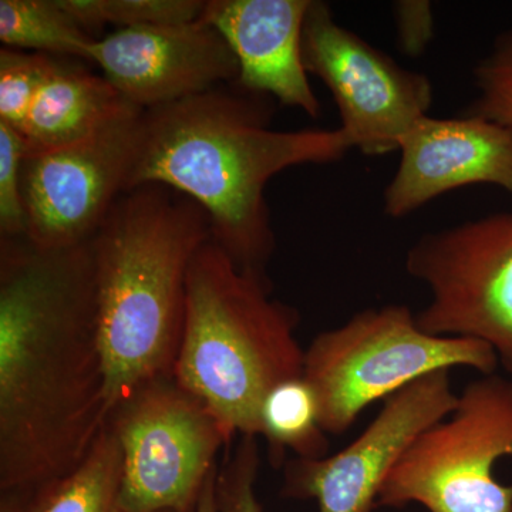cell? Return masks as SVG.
<instances>
[{"instance_id": "cell-1", "label": "cell", "mask_w": 512, "mask_h": 512, "mask_svg": "<svg viewBox=\"0 0 512 512\" xmlns=\"http://www.w3.org/2000/svg\"><path fill=\"white\" fill-rule=\"evenodd\" d=\"M107 416L92 239L0 238V493L66 476Z\"/></svg>"}, {"instance_id": "cell-2", "label": "cell", "mask_w": 512, "mask_h": 512, "mask_svg": "<svg viewBox=\"0 0 512 512\" xmlns=\"http://www.w3.org/2000/svg\"><path fill=\"white\" fill-rule=\"evenodd\" d=\"M274 99L215 87L144 110L127 191L160 184L207 212L212 241L238 268L268 275L276 239L265 190L276 174L352 150L342 128L278 131Z\"/></svg>"}, {"instance_id": "cell-3", "label": "cell", "mask_w": 512, "mask_h": 512, "mask_svg": "<svg viewBox=\"0 0 512 512\" xmlns=\"http://www.w3.org/2000/svg\"><path fill=\"white\" fill-rule=\"evenodd\" d=\"M211 239L207 212L187 195L160 184L121 194L93 235L109 413L141 384L174 375L188 272Z\"/></svg>"}, {"instance_id": "cell-4", "label": "cell", "mask_w": 512, "mask_h": 512, "mask_svg": "<svg viewBox=\"0 0 512 512\" xmlns=\"http://www.w3.org/2000/svg\"><path fill=\"white\" fill-rule=\"evenodd\" d=\"M301 315L272 296L268 275L244 271L214 241L192 259L174 379L202 400L229 436L259 437L262 406L303 376Z\"/></svg>"}, {"instance_id": "cell-5", "label": "cell", "mask_w": 512, "mask_h": 512, "mask_svg": "<svg viewBox=\"0 0 512 512\" xmlns=\"http://www.w3.org/2000/svg\"><path fill=\"white\" fill-rule=\"evenodd\" d=\"M498 365L487 343L430 335L409 306L389 303L316 335L305 349L303 376L318 396L323 430L343 434L370 404L421 377L453 367L491 375Z\"/></svg>"}, {"instance_id": "cell-6", "label": "cell", "mask_w": 512, "mask_h": 512, "mask_svg": "<svg viewBox=\"0 0 512 512\" xmlns=\"http://www.w3.org/2000/svg\"><path fill=\"white\" fill-rule=\"evenodd\" d=\"M503 457H512V379L491 373L471 380L453 412L407 448L377 508L512 512V484L500 483L494 473Z\"/></svg>"}, {"instance_id": "cell-7", "label": "cell", "mask_w": 512, "mask_h": 512, "mask_svg": "<svg viewBox=\"0 0 512 512\" xmlns=\"http://www.w3.org/2000/svg\"><path fill=\"white\" fill-rule=\"evenodd\" d=\"M107 424L123 456L127 512H195L218 453L234 440L174 376L141 384L110 410Z\"/></svg>"}, {"instance_id": "cell-8", "label": "cell", "mask_w": 512, "mask_h": 512, "mask_svg": "<svg viewBox=\"0 0 512 512\" xmlns=\"http://www.w3.org/2000/svg\"><path fill=\"white\" fill-rule=\"evenodd\" d=\"M404 266L431 293L419 328L487 343L512 377V212L426 232Z\"/></svg>"}, {"instance_id": "cell-9", "label": "cell", "mask_w": 512, "mask_h": 512, "mask_svg": "<svg viewBox=\"0 0 512 512\" xmlns=\"http://www.w3.org/2000/svg\"><path fill=\"white\" fill-rule=\"evenodd\" d=\"M308 74L326 84L338 106L340 128L363 156H387L433 104L423 73L404 69L363 37L340 25L328 3L311 0L302 32Z\"/></svg>"}, {"instance_id": "cell-10", "label": "cell", "mask_w": 512, "mask_h": 512, "mask_svg": "<svg viewBox=\"0 0 512 512\" xmlns=\"http://www.w3.org/2000/svg\"><path fill=\"white\" fill-rule=\"evenodd\" d=\"M144 110L128 107L92 136L23 158L26 239L37 248L83 244L127 191Z\"/></svg>"}, {"instance_id": "cell-11", "label": "cell", "mask_w": 512, "mask_h": 512, "mask_svg": "<svg viewBox=\"0 0 512 512\" xmlns=\"http://www.w3.org/2000/svg\"><path fill=\"white\" fill-rule=\"evenodd\" d=\"M450 372L421 377L384 400L369 426L338 453L286 460L282 497L315 500L318 512H375L380 491L407 448L456 407Z\"/></svg>"}, {"instance_id": "cell-12", "label": "cell", "mask_w": 512, "mask_h": 512, "mask_svg": "<svg viewBox=\"0 0 512 512\" xmlns=\"http://www.w3.org/2000/svg\"><path fill=\"white\" fill-rule=\"evenodd\" d=\"M89 62L133 106H167L237 82V57L205 20L117 29L94 40Z\"/></svg>"}, {"instance_id": "cell-13", "label": "cell", "mask_w": 512, "mask_h": 512, "mask_svg": "<svg viewBox=\"0 0 512 512\" xmlns=\"http://www.w3.org/2000/svg\"><path fill=\"white\" fill-rule=\"evenodd\" d=\"M383 214L404 218L446 192L488 184L512 194V127L476 116L417 121L399 146Z\"/></svg>"}, {"instance_id": "cell-14", "label": "cell", "mask_w": 512, "mask_h": 512, "mask_svg": "<svg viewBox=\"0 0 512 512\" xmlns=\"http://www.w3.org/2000/svg\"><path fill=\"white\" fill-rule=\"evenodd\" d=\"M311 0H208L201 19L224 37L238 60L237 86L320 116L302 60V32Z\"/></svg>"}, {"instance_id": "cell-15", "label": "cell", "mask_w": 512, "mask_h": 512, "mask_svg": "<svg viewBox=\"0 0 512 512\" xmlns=\"http://www.w3.org/2000/svg\"><path fill=\"white\" fill-rule=\"evenodd\" d=\"M133 104L106 77L63 60L40 89L18 131L25 157L77 143L107 126Z\"/></svg>"}, {"instance_id": "cell-16", "label": "cell", "mask_w": 512, "mask_h": 512, "mask_svg": "<svg viewBox=\"0 0 512 512\" xmlns=\"http://www.w3.org/2000/svg\"><path fill=\"white\" fill-rule=\"evenodd\" d=\"M121 485L123 456L106 421L77 467L33 490L2 495L0 512H127Z\"/></svg>"}, {"instance_id": "cell-17", "label": "cell", "mask_w": 512, "mask_h": 512, "mask_svg": "<svg viewBox=\"0 0 512 512\" xmlns=\"http://www.w3.org/2000/svg\"><path fill=\"white\" fill-rule=\"evenodd\" d=\"M261 420L272 466L284 467L288 450L298 458L328 456V433L320 423L318 396L305 376L274 387L262 406Z\"/></svg>"}, {"instance_id": "cell-18", "label": "cell", "mask_w": 512, "mask_h": 512, "mask_svg": "<svg viewBox=\"0 0 512 512\" xmlns=\"http://www.w3.org/2000/svg\"><path fill=\"white\" fill-rule=\"evenodd\" d=\"M94 40L60 0H0V42L9 49L89 62Z\"/></svg>"}, {"instance_id": "cell-19", "label": "cell", "mask_w": 512, "mask_h": 512, "mask_svg": "<svg viewBox=\"0 0 512 512\" xmlns=\"http://www.w3.org/2000/svg\"><path fill=\"white\" fill-rule=\"evenodd\" d=\"M87 32L97 33L107 25L117 29L183 25L200 19L202 0H60Z\"/></svg>"}, {"instance_id": "cell-20", "label": "cell", "mask_w": 512, "mask_h": 512, "mask_svg": "<svg viewBox=\"0 0 512 512\" xmlns=\"http://www.w3.org/2000/svg\"><path fill=\"white\" fill-rule=\"evenodd\" d=\"M62 57L0 50V121L19 131L40 89L56 73Z\"/></svg>"}, {"instance_id": "cell-21", "label": "cell", "mask_w": 512, "mask_h": 512, "mask_svg": "<svg viewBox=\"0 0 512 512\" xmlns=\"http://www.w3.org/2000/svg\"><path fill=\"white\" fill-rule=\"evenodd\" d=\"M473 74L478 93L463 114L512 127V30L495 39Z\"/></svg>"}, {"instance_id": "cell-22", "label": "cell", "mask_w": 512, "mask_h": 512, "mask_svg": "<svg viewBox=\"0 0 512 512\" xmlns=\"http://www.w3.org/2000/svg\"><path fill=\"white\" fill-rule=\"evenodd\" d=\"M261 467L258 437L239 436L237 446L218 466L215 478L217 512H264L256 497Z\"/></svg>"}, {"instance_id": "cell-23", "label": "cell", "mask_w": 512, "mask_h": 512, "mask_svg": "<svg viewBox=\"0 0 512 512\" xmlns=\"http://www.w3.org/2000/svg\"><path fill=\"white\" fill-rule=\"evenodd\" d=\"M25 147L15 128L0 121V238L26 237V212L22 194Z\"/></svg>"}, {"instance_id": "cell-24", "label": "cell", "mask_w": 512, "mask_h": 512, "mask_svg": "<svg viewBox=\"0 0 512 512\" xmlns=\"http://www.w3.org/2000/svg\"><path fill=\"white\" fill-rule=\"evenodd\" d=\"M394 22L397 28V42L402 53L420 56L434 36L433 8L430 2L412 0L396 2L393 5Z\"/></svg>"}, {"instance_id": "cell-25", "label": "cell", "mask_w": 512, "mask_h": 512, "mask_svg": "<svg viewBox=\"0 0 512 512\" xmlns=\"http://www.w3.org/2000/svg\"><path fill=\"white\" fill-rule=\"evenodd\" d=\"M217 471L218 467L212 471L211 476L205 481L195 512H217V501H215V478H217Z\"/></svg>"}, {"instance_id": "cell-26", "label": "cell", "mask_w": 512, "mask_h": 512, "mask_svg": "<svg viewBox=\"0 0 512 512\" xmlns=\"http://www.w3.org/2000/svg\"><path fill=\"white\" fill-rule=\"evenodd\" d=\"M161 512H175V511H161Z\"/></svg>"}]
</instances>
